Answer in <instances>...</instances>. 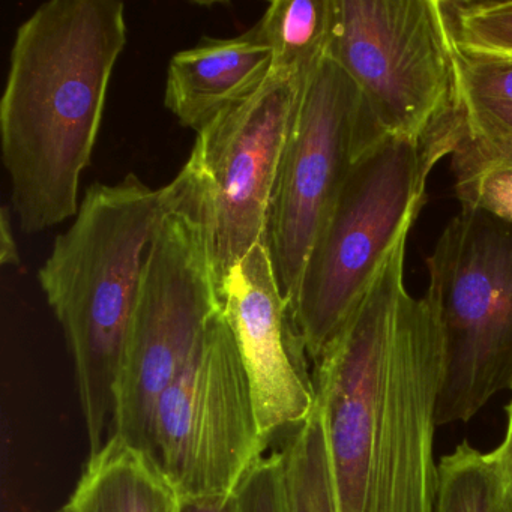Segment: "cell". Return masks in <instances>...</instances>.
<instances>
[{
	"mask_svg": "<svg viewBox=\"0 0 512 512\" xmlns=\"http://www.w3.org/2000/svg\"><path fill=\"white\" fill-rule=\"evenodd\" d=\"M182 499L154 457L110 434L89 455L65 512H179Z\"/></svg>",
	"mask_w": 512,
	"mask_h": 512,
	"instance_id": "cell-13",
	"label": "cell"
},
{
	"mask_svg": "<svg viewBox=\"0 0 512 512\" xmlns=\"http://www.w3.org/2000/svg\"><path fill=\"white\" fill-rule=\"evenodd\" d=\"M58 512H65V509H64V508H62V509H61V511H58Z\"/></svg>",
	"mask_w": 512,
	"mask_h": 512,
	"instance_id": "cell-24",
	"label": "cell"
},
{
	"mask_svg": "<svg viewBox=\"0 0 512 512\" xmlns=\"http://www.w3.org/2000/svg\"><path fill=\"white\" fill-rule=\"evenodd\" d=\"M280 451L287 512H338L325 425L317 404L305 421L286 431Z\"/></svg>",
	"mask_w": 512,
	"mask_h": 512,
	"instance_id": "cell-16",
	"label": "cell"
},
{
	"mask_svg": "<svg viewBox=\"0 0 512 512\" xmlns=\"http://www.w3.org/2000/svg\"><path fill=\"white\" fill-rule=\"evenodd\" d=\"M445 341L437 424L469 422L512 383V224L461 208L427 259Z\"/></svg>",
	"mask_w": 512,
	"mask_h": 512,
	"instance_id": "cell-6",
	"label": "cell"
},
{
	"mask_svg": "<svg viewBox=\"0 0 512 512\" xmlns=\"http://www.w3.org/2000/svg\"><path fill=\"white\" fill-rule=\"evenodd\" d=\"M434 512H500L485 452L467 440L440 458Z\"/></svg>",
	"mask_w": 512,
	"mask_h": 512,
	"instance_id": "cell-18",
	"label": "cell"
},
{
	"mask_svg": "<svg viewBox=\"0 0 512 512\" xmlns=\"http://www.w3.org/2000/svg\"><path fill=\"white\" fill-rule=\"evenodd\" d=\"M271 74L272 50L257 23L235 38H203L170 61L164 106L199 134L257 94Z\"/></svg>",
	"mask_w": 512,
	"mask_h": 512,
	"instance_id": "cell-12",
	"label": "cell"
},
{
	"mask_svg": "<svg viewBox=\"0 0 512 512\" xmlns=\"http://www.w3.org/2000/svg\"><path fill=\"white\" fill-rule=\"evenodd\" d=\"M403 233L343 328L313 362L338 512H434L445 341L404 280Z\"/></svg>",
	"mask_w": 512,
	"mask_h": 512,
	"instance_id": "cell-1",
	"label": "cell"
},
{
	"mask_svg": "<svg viewBox=\"0 0 512 512\" xmlns=\"http://www.w3.org/2000/svg\"><path fill=\"white\" fill-rule=\"evenodd\" d=\"M169 197L167 185L154 190L136 173L112 185L94 182L38 272L73 358L91 454L113 428L146 256Z\"/></svg>",
	"mask_w": 512,
	"mask_h": 512,
	"instance_id": "cell-3",
	"label": "cell"
},
{
	"mask_svg": "<svg viewBox=\"0 0 512 512\" xmlns=\"http://www.w3.org/2000/svg\"><path fill=\"white\" fill-rule=\"evenodd\" d=\"M451 167L461 208L478 209L512 224V140L461 130Z\"/></svg>",
	"mask_w": 512,
	"mask_h": 512,
	"instance_id": "cell-15",
	"label": "cell"
},
{
	"mask_svg": "<svg viewBox=\"0 0 512 512\" xmlns=\"http://www.w3.org/2000/svg\"><path fill=\"white\" fill-rule=\"evenodd\" d=\"M257 25L272 50V74L307 83L331 58L335 0H274Z\"/></svg>",
	"mask_w": 512,
	"mask_h": 512,
	"instance_id": "cell-14",
	"label": "cell"
},
{
	"mask_svg": "<svg viewBox=\"0 0 512 512\" xmlns=\"http://www.w3.org/2000/svg\"><path fill=\"white\" fill-rule=\"evenodd\" d=\"M455 68L461 106L512 112L511 59L482 58L455 50Z\"/></svg>",
	"mask_w": 512,
	"mask_h": 512,
	"instance_id": "cell-19",
	"label": "cell"
},
{
	"mask_svg": "<svg viewBox=\"0 0 512 512\" xmlns=\"http://www.w3.org/2000/svg\"><path fill=\"white\" fill-rule=\"evenodd\" d=\"M0 263L4 266H20L22 263L8 206L0 212Z\"/></svg>",
	"mask_w": 512,
	"mask_h": 512,
	"instance_id": "cell-22",
	"label": "cell"
},
{
	"mask_svg": "<svg viewBox=\"0 0 512 512\" xmlns=\"http://www.w3.org/2000/svg\"><path fill=\"white\" fill-rule=\"evenodd\" d=\"M224 316L235 335L266 442L310 416L316 406L313 373L281 295L268 244L251 248L220 287Z\"/></svg>",
	"mask_w": 512,
	"mask_h": 512,
	"instance_id": "cell-11",
	"label": "cell"
},
{
	"mask_svg": "<svg viewBox=\"0 0 512 512\" xmlns=\"http://www.w3.org/2000/svg\"><path fill=\"white\" fill-rule=\"evenodd\" d=\"M442 4L457 52L512 58V0H442Z\"/></svg>",
	"mask_w": 512,
	"mask_h": 512,
	"instance_id": "cell-17",
	"label": "cell"
},
{
	"mask_svg": "<svg viewBox=\"0 0 512 512\" xmlns=\"http://www.w3.org/2000/svg\"><path fill=\"white\" fill-rule=\"evenodd\" d=\"M500 59H511V61H512V58H500Z\"/></svg>",
	"mask_w": 512,
	"mask_h": 512,
	"instance_id": "cell-25",
	"label": "cell"
},
{
	"mask_svg": "<svg viewBox=\"0 0 512 512\" xmlns=\"http://www.w3.org/2000/svg\"><path fill=\"white\" fill-rule=\"evenodd\" d=\"M460 131L458 113L425 139L385 137L350 167L311 248L292 305L311 362L343 328L398 238L412 230L430 173L454 154Z\"/></svg>",
	"mask_w": 512,
	"mask_h": 512,
	"instance_id": "cell-4",
	"label": "cell"
},
{
	"mask_svg": "<svg viewBox=\"0 0 512 512\" xmlns=\"http://www.w3.org/2000/svg\"><path fill=\"white\" fill-rule=\"evenodd\" d=\"M385 137L364 112L346 71L326 59L305 85L269 206L266 244L290 308L350 167Z\"/></svg>",
	"mask_w": 512,
	"mask_h": 512,
	"instance_id": "cell-9",
	"label": "cell"
},
{
	"mask_svg": "<svg viewBox=\"0 0 512 512\" xmlns=\"http://www.w3.org/2000/svg\"><path fill=\"white\" fill-rule=\"evenodd\" d=\"M512 392V383H511ZM506 424L502 440L491 452H485L490 469L494 500L500 512H512V397L505 407Z\"/></svg>",
	"mask_w": 512,
	"mask_h": 512,
	"instance_id": "cell-21",
	"label": "cell"
},
{
	"mask_svg": "<svg viewBox=\"0 0 512 512\" xmlns=\"http://www.w3.org/2000/svg\"><path fill=\"white\" fill-rule=\"evenodd\" d=\"M305 85L271 74L257 94L197 134L184 167L205 200L220 287L251 248L266 242L272 193Z\"/></svg>",
	"mask_w": 512,
	"mask_h": 512,
	"instance_id": "cell-10",
	"label": "cell"
},
{
	"mask_svg": "<svg viewBox=\"0 0 512 512\" xmlns=\"http://www.w3.org/2000/svg\"><path fill=\"white\" fill-rule=\"evenodd\" d=\"M331 58L383 136L425 139L460 112L442 0H335Z\"/></svg>",
	"mask_w": 512,
	"mask_h": 512,
	"instance_id": "cell-7",
	"label": "cell"
},
{
	"mask_svg": "<svg viewBox=\"0 0 512 512\" xmlns=\"http://www.w3.org/2000/svg\"><path fill=\"white\" fill-rule=\"evenodd\" d=\"M125 44L121 0H50L17 29L0 145L22 232H46L79 212L80 179Z\"/></svg>",
	"mask_w": 512,
	"mask_h": 512,
	"instance_id": "cell-2",
	"label": "cell"
},
{
	"mask_svg": "<svg viewBox=\"0 0 512 512\" xmlns=\"http://www.w3.org/2000/svg\"><path fill=\"white\" fill-rule=\"evenodd\" d=\"M266 449L250 377L221 307L161 397L152 455L181 499H200L233 496Z\"/></svg>",
	"mask_w": 512,
	"mask_h": 512,
	"instance_id": "cell-8",
	"label": "cell"
},
{
	"mask_svg": "<svg viewBox=\"0 0 512 512\" xmlns=\"http://www.w3.org/2000/svg\"><path fill=\"white\" fill-rule=\"evenodd\" d=\"M179 512H236L235 494L230 497L182 499Z\"/></svg>",
	"mask_w": 512,
	"mask_h": 512,
	"instance_id": "cell-23",
	"label": "cell"
},
{
	"mask_svg": "<svg viewBox=\"0 0 512 512\" xmlns=\"http://www.w3.org/2000/svg\"><path fill=\"white\" fill-rule=\"evenodd\" d=\"M167 187L169 205L146 256L125 344L112 428L151 455L161 397L223 307L199 185L184 167Z\"/></svg>",
	"mask_w": 512,
	"mask_h": 512,
	"instance_id": "cell-5",
	"label": "cell"
},
{
	"mask_svg": "<svg viewBox=\"0 0 512 512\" xmlns=\"http://www.w3.org/2000/svg\"><path fill=\"white\" fill-rule=\"evenodd\" d=\"M236 512H287L284 458L265 454L235 491Z\"/></svg>",
	"mask_w": 512,
	"mask_h": 512,
	"instance_id": "cell-20",
	"label": "cell"
}]
</instances>
